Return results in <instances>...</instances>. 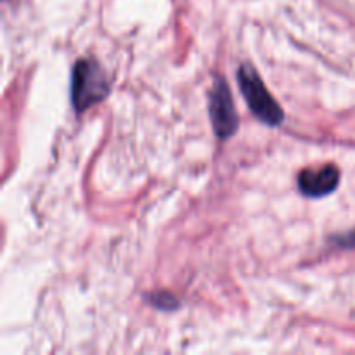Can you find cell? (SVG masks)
<instances>
[{"label": "cell", "instance_id": "1", "mask_svg": "<svg viewBox=\"0 0 355 355\" xmlns=\"http://www.w3.org/2000/svg\"><path fill=\"white\" fill-rule=\"evenodd\" d=\"M110 94V80L99 62L80 59L73 68L71 101L78 113L104 101Z\"/></svg>", "mask_w": 355, "mask_h": 355}, {"label": "cell", "instance_id": "2", "mask_svg": "<svg viewBox=\"0 0 355 355\" xmlns=\"http://www.w3.org/2000/svg\"><path fill=\"white\" fill-rule=\"evenodd\" d=\"M239 89L250 110L253 111L260 121L270 127H277L283 123L284 113L281 110L279 103L272 97L266 83L262 82L259 73L250 64H243L238 71Z\"/></svg>", "mask_w": 355, "mask_h": 355}, {"label": "cell", "instance_id": "3", "mask_svg": "<svg viewBox=\"0 0 355 355\" xmlns=\"http://www.w3.org/2000/svg\"><path fill=\"white\" fill-rule=\"evenodd\" d=\"M210 116L217 137L229 139L238 130V113L232 103V94L222 76L215 80L210 92Z\"/></svg>", "mask_w": 355, "mask_h": 355}, {"label": "cell", "instance_id": "4", "mask_svg": "<svg viewBox=\"0 0 355 355\" xmlns=\"http://www.w3.org/2000/svg\"><path fill=\"white\" fill-rule=\"evenodd\" d=\"M340 184V170L335 165L307 168L298 175V187L309 198H322L333 193Z\"/></svg>", "mask_w": 355, "mask_h": 355}, {"label": "cell", "instance_id": "5", "mask_svg": "<svg viewBox=\"0 0 355 355\" xmlns=\"http://www.w3.org/2000/svg\"><path fill=\"white\" fill-rule=\"evenodd\" d=\"M151 302L158 309H163V311H172V309L177 307V300L172 297V295H168V293L153 295Z\"/></svg>", "mask_w": 355, "mask_h": 355}, {"label": "cell", "instance_id": "6", "mask_svg": "<svg viewBox=\"0 0 355 355\" xmlns=\"http://www.w3.org/2000/svg\"><path fill=\"white\" fill-rule=\"evenodd\" d=\"M336 241H338L340 246H355V231L350 232V234H345L342 236V238H336Z\"/></svg>", "mask_w": 355, "mask_h": 355}]
</instances>
